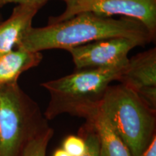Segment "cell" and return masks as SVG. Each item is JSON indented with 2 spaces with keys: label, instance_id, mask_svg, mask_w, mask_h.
Masks as SVG:
<instances>
[{
  "label": "cell",
  "instance_id": "cell-3",
  "mask_svg": "<svg viewBox=\"0 0 156 156\" xmlns=\"http://www.w3.org/2000/svg\"><path fill=\"white\" fill-rule=\"evenodd\" d=\"M98 110L106 117L132 156H139L145 151L156 135V111L122 83L109 85Z\"/></svg>",
  "mask_w": 156,
  "mask_h": 156
},
{
  "label": "cell",
  "instance_id": "cell-10",
  "mask_svg": "<svg viewBox=\"0 0 156 156\" xmlns=\"http://www.w3.org/2000/svg\"><path fill=\"white\" fill-rule=\"evenodd\" d=\"M86 121L92 124L98 135L100 156H132L106 117L98 109L87 117Z\"/></svg>",
  "mask_w": 156,
  "mask_h": 156
},
{
  "label": "cell",
  "instance_id": "cell-13",
  "mask_svg": "<svg viewBox=\"0 0 156 156\" xmlns=\"http://www.w3.org/2000/svg\"><path fill=\"white\" fill-rule=\"evenodd\" d=\"M71 156H81L85 150V142L83 136L69 135L65 138L62 147Z\"/></svg>",
  "mask_w": 156,
  "mask_h": 156
},
{
  "label": "cell",
  "instance_id": "cell-9",
  "mask_svg": "<svg viewBox=\"0 0 156 156\" xmlns=\"http://www.w3.org/2000/svg\"><path fill=\"white\" fill-rule=\"evenodd\" d=\"M43 59L41 52L15 48L0 56V87L17 83L20 76L37 67Z\"/></svg>",
  "mask_w": 156,
  "mask_h": 156
},
{
  "label": "cell",
  "instance_id": "cell-15",
  "mask_svg": "<svg viewBox=\"0 0 156 156\" xmlns=\"http://www.w3.org/2000/svg\"><path fill=\"white\" fill-rule=\"evenodd\" d=\"M48 0H0V7H3L9 3L16 4H24V3H35L42 2L46 3Z\"/></svg>",
  "mask_w": 156,
  "mask_h": 156
},
{
  "label": "cell",
  "instance_id": "cell-5",
  "mask_svg": "<svg viewBox=\"0 0 156 156\" xmlns=\"http://www.w3.org/2000/svg\"><path fill=\"white\" fill-rule=\"evenodd\" d=\"M66 8L58 16L51 17L48 24L66 20L82 12L103 16L121 15L139 20L152 34H156V0H60Z\"/></svg>",
  "mask_w": 156,
  "mask_h": 156
},
{
  "label": "cell",
  "instance_id": "cell-2",
  "mask_svg": "<svg viewBox=\"0 0 156 156\" xmlns=\"http://www.w3.org/2000/svg\"><path fill=\"white\" fill-rule=\"evenodd\" d=\"M126 64L114 67L76 69L69 75L42 83L50 95L44 116L51 120L58 115L69 114L86 119L97 110L111 83L119 81Z\"/></svg>",
  "mask_w": 156,
  "mask_h": 156
},
{
  "label": "cell",
  "instance_id": "cell-12",
  "mask_svg": "<svg viewBox=\"0 0 156 156\" xmlns=\"http://www.w3.org/2000/svg\"><path fill=\"white\" fill-rule=\"evenodd\" d=\"M83 135L85 142V150L81 156H100V142L96 131L90 123L85 126Z\"/></svg>",
  "mask_w": 156,
  "mask_h": 156
},
{
  "label": "cell",
  "instance_id": "cell-11",
  "mask_svg": "<svg viewBox=\"0 0 156 156\" xmlns=\"http://www.w3.org/2000/svg\"><path fill=\"white\" fill-rule=\"evenodd\" d=\"M54 135V129L48 126L29 141L21 156H46V150Z\"/></svg>",
  "mask_w": 156,
  "mask_h": 156
},
{
  "label": "cell",
  "instance_id": "cell-6",
  "mask_svg": "<svg viewBox=\"0 0 156 156\" xmlns=\"http://www.w3.org/2000/svg\"><path fill=\"white\" fill-rule=\"evenodd\" d=\"M143 46L138 41L123 37L96 41L67 50L76 69L114 67L128 62V53L136 46Z\"/></svg>",
  "mask_w": 156,
  "mask_h": 156
},
{
  "label": "cell",
  "instance_id": "cell-7",
  "mask_svg": "<svg viewBox=\"0 0 156 156\" xmlns=\"http://www.w3.org/2000/svg\"><path fill=\"white\" fill-rule=\"evenodd\" d=\"M119 82L133 90L156 111V48L129 58Z\"/></svg>",
  "mask_w": 156,
  "mask_h": 156
},
{
  "label": "cell",
  "instance_id": "cell-14",
  "mask_svg": "<svg viewBox=\"0 0 156 156\" xmlns=\"http://www.w3.org/2000/svg\"><path fill=\"white\" fill-rule=\"evenodd\" d=\"M139 156H156V135L150 143L148 147Z\"/></svg>",
  "mask_w": 156,
  "mask_h": 156
},
{
  "label": "cell",
  "instance_id": "cell-1",
  "mask_svg": "<svg viewBox=\"0 0 156 156\" xmlns=\"http://www.w3.org/2000/svg\"><path fill=\"white\" fill-rule=\"evenodd\" d=\"M117 37L134 39L144 46L153 41L155 35L136 19L128 17L114 19L87 12L43 28L32 27L15 48L36 52L53 48L67 51L80 45Z\"/></svg>",
  "mask_w": 156,
  "mask_h": 156
},
{
  "label": "cell",
  "instance_id": "cell-4",
  "mask_svg": "<svg viewBox=\"0 0 156 156\" xmlns=\"http://www.w3.org/2000/svg\"><path fill=\"white\" fill-rule=\"evenodd\" d=\"M49 125L17 83L0 87V156H21L27 143Z\"/></svg>",
  "mask_w": 156,
  "mask_h": 156
},
{
  "label": "cell",
  "instance_id": "cell-8",
  "mask_svg": "<svg viewBox=\"0 0 156 156\" xmlns=\"http://www.w3.org/2000/svg\"><path fill=\"white\" fill-rule=\"evenodd\" d=\"M46 3L17 4L9 17L0 23V56L14 50L28 31L39 9Z\"/></svg>",
  "mask_w": 156,
  "mask_h": 156
},
{
  "label": "cell",
  "instance_id": "cell-16",
  "mask_svg": "<svg viewBox=\"0 0 156 156\" xmlns=\"http://www.w3.org/2000/svg\"><path fill=\"white\" fill-rule=\"evenodd\" d=\"M52 156H71L69 154H68L63 148H59L54 152Z\"/></svg>",
  "mask_w": 156,
  "mask_h": 156
}]
</instances>
